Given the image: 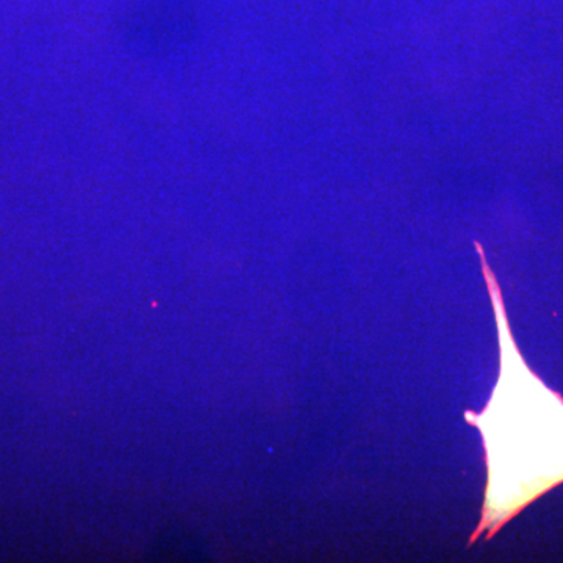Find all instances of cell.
Here are the masks:
<instances>
[{
    "label": "cell",
    "instance_id": "cell-1",
    "mask_svg": "<svg viewBox=\"0 0 563 563\" xmlns=\"http://www.w3.org/2000/svg\"><path fill=\"white\" fill-rule=\"evenodd\" d=\"M483 273L490 291L503 350V372L492 402L479 417L468 418L483 431L488 477L483 525L474 537L495 532L512 515L563 481V399L521 361L504 312L501 290L483 246Z\"/></svg>",
    "mask_w": 563,
    "mask_h": 563
}]
</instances>
